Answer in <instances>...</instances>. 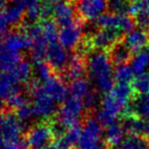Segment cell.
<instances>
[{"label":"cell","instance_id":"40","mask_svg":"<svg viewBox=\"0 0 149 149\" xmlns=\"http://www.w3.org/2000/svg\"><path fill=\"white\" fill-rule=\"evenodd\" d=\"M51 1H56V0H51Z\"/></svg>","mask_w":149,"mask_h":149},{"label":"cell","instance_id":"42","mask_svg":"<svg viewBox=\"0 0 149 149\" xmlns=\"http://www.w3.org/2000/svg\"><path fill=\"white\" fill-rule=\"evenodd\" d=\"M0 71H1V70H0Z\"/></svg>","mask_w":149,"mask_h":149},{"label":"cell","instance_id":"38","mask_svg":"<svg viewBox=\"0 0 149 149\" xmlns=\"http://www.w3.org/2000/svg\"><path fill=\"white\" fill-rule=\"evenodd\" d=\"M144 135L149 140V119L145 123V129H144Z\"/></svg>","mask_w":149,"mask_h":149},{"label":"cell","instance_id":"1","mask_svg":"<svg viewBox=\"0 0 149 149\" xmlns=\"http://www.w3.org/2000/svg\"><path fill=\"white\" fill-rule=\"evenodd\" d=\"M133 91V87L130 84H117L104 96L100 109L96 114V119L102 127L108 128L117 123L119 115L127 110Z\"/></svg>","mask_w":149,"mask_h":149},{"label":"cell","instance_id":"25","mask_svg":"<svg viewBox=\"0 0 149 149\" xmlns=\"http://www.w3.org/2000/svg\"><path fill=\"white\" fill-rule=\"evenodd\" d=\"M132 52L124 45V43H117L114 47L111 49L110 57L112 61L117 66H123L127 64V62L131 59Z\"/></svg>","mask_w":149,"mask_h":149},{"label":"cell","instance_id":"4","mask_svg":"<svg viewBox=\"0 0 149 149\" xmlns=\"http://www.w3.org/2000/svg\"><path fill=\"white\" fill-rule=\"evenodd\" d=\"M85 108L86 107L82 100L69 96L62 102L59 107L57 124L66 130L79 126V121L84 114Z\"/></svg>","mask_w":149,"mask_h":149},{"label":"cell","instance_id":"31","mask_svg":"<svg viewBox=\"0 0 149 149\" xmlns=\"http://www.w3.org/2000/svg\"><path fill=\"white\" fill-rule=\"evenodd\" d=\"M33 73L37 77L38 82L44 83L53 76L52 74V68L44 60L35 61L33 64Z\"/></svg>","mask_w":149,"mask_h":149},{"label":"cell","instance_id":"20","mask_svg":"<svg viewBox=\"0 0 149 149\" xmlns=\"http://www.w3.org/2000/svg\"><path fill=\"white\" fill-rule=\"evenodd\" d=\"M85 68H86V64L81 57V55L74 54L70 56L68 64L64 70V76L66 77V79L71 80L72 82L75 80L82 79Z\"/></svg>","mask_w":149,"mask_h":149},{"label":"cell","instance_id":"33","mask_svg":"<svg viewBox=\"0 0 149 149\" xmlns=\"http://www.w3.org/2000/svg\"><path fill=\"white\" fill-rule=\"evenodd\" d=\"M133 90L138 94H148L149 93V73H144L139 76H136L133 81Z\"/></svg>","mask_w":149,"mask_h":149},{"label":"cell","instance_id":"9","mask_svg":"<svg viewBox=\"0 0 149 149\" xmlns=\"http://www.w3.org/2000/svg\"><path fill=\"white\" fill-rule=\"evenodd\" d=\"M76 11L84 20H97L108 8V0H77Z\"/></svg>","mask_w":149,"mask_h":149},{"label":"cell","instance_id":"37","mask_svg":"<svg viewBox=\"0 0 149 149\" xmlns=\"http://www.w3.org/2000/svg\"><path fill=\"white\" fill-rule=\"evenodd\" d=\"M28 1L29 0H10L11 4H14V5H17L19 7L24 8L26 10V4H28Z\"/></svg>","mask_w":149,"mask_h":149},{"label":"cell","instance_id":"29","mask_svg":"<svg viewBox=\"0 0 149 149\" xmlns=\"http://www.w3.org/2000/svg\"><path fill=\"white\" fill-rule=\"evenodd\" d=\"M42 29H43V36L48 42V44H52L58 42L59 37V30L55 20H45L42 22Z\"/></svg>","mask_w":149,"mask_h":149},{"label":"cell","instance_id":"32","mask_svg":"<svg viewBox=\"0 0 149 149\" xmlns=\"http://www.w3.org/2000/svg\"><path fill=\"white\" fill-rule=\"evenodd\" d=\"M131 0H108V9L112 13L126 14L130 11Z\"/></svg>","mask_w":149,"mask_h":149},{"label":"cell","instance_id":"10","mask_svg":"<svg viewBox=\"0 0 149 149\" xmlns=\"http://www.w3.org/2000/svg\"><path fill=\"white\" fill-rule=\"evenodd\" d=\"M83 36V28L79 22L74 23L68 26L61 27L59 30L58 42L66 50L75 49L81 42Z\"/></svg>","mask_w":149,"mask_h":149},{"label":"cell","instance_id":"26","mask_svg":"<svg viewBox=\"0 0 149 149\" xmlns=\"http://www.w3.org/2000/svg\"><path fill=\"white\" fill-rule=\"evenodd\" d=\"M92 91L90 84L88 81L85 79H79L75 80V81L71 82L70 88H69V92H70V96H73L75 98H78L80 100H84L86 96L88 95L90 92Z\"/></svg>","mask_w":149,"mask_h":149},{"label":"cell","instance_id":"8","mask_svg":"<svg viewBox=\"0 0 149 149\" xmlns=\"http://www.w3.org/2000/svg\"><path fill=\"white\" fill-rule=\"evenodd\" d=\"M96 24L100 29L110 30L122 35L123 33L127 34L134 29V20L127 14L118 13H104L97 20Z\"/></svg>","mask_w":149,"mask_h":149},{"label":"cell","instance_id":"27","mask_svg":"<svg viewBox=\"0 0 149 149\" xmlns=\"http://www.w3.org/2000/svg\"><path fill=\"white\" fill-rule=\"evenodd\" d=\"M11 72L14 74L16 79L19 81V83L22 85H24V84H28L30 82L31 75L33 73V68L28 60L22 59L12 68Z\"/></svg>","mask_w":149,"mask_h":149},{"label":"cell","instance_id":"18","mask_svg":"<svg viewBox=\"0 0 149 149\" xmlns=\"http://www.w3.org/2000/svg\"><path fill=\"white\" fill-rule=\"evenodd\" d=\"M129 12L142 29L149 28V0H131Z\"/></svg>","mask_w":149,"mask_h":149},{"label":"cell","instance_id":"41","mask_svg":"<svg viewBox=\"0 0 149 149\" xmlns=\"http://www.w3.org/2000/svg\"><path fill=\"white\" fill-rule=\"evenodd\" d=\"M71 149H75V148H71Z\"/></svg>","mask_w":149,"mask_h":149},{"label":"cell","instance_id":"15","mask_svg":"<svg viewBox=\"0 0 149 149\" xmlns=\"http://www.w3.org/2000/svg\"><path fill=\"white\" fill-rule=\"evenodd\" d=\"M121 35L116 32H113L110 30L100 29L95 33L92 34L89 39L90 45L96 50L104 51L106 49H112L117 43H118Z\"/></svg>","mask_w":149,"mask_h":149},{"label":"cell","instance_id":"24","mask_svg":"<svg viewBox=\"0 0 149 149\" xmlns=\"http://www.w3.org/2000/svg\"><path fill=\"white\" fill-rule=\"evenodd\" d=\"M122 125L129 135H141L142 133H144L145 129V123L143 119L132 114H126L122 121Z\"/></svg>","mask_w":149,"mask_h":149},{"label":"cell","instance_id":"16","mask_svg":"<svg viewBox=\"0 0 149 149\" xmlns=\"http://www.w3.org/2000/svg\"><path fill=\"white\" fill-rule=\"evenodd\" d=\"M43 85L45 91L48 93V95L56 102H63L67 98V93H68V89H67L66 85L64 84L62 79L56 76H52L49 80H47L44 83H41Z\"/></svg>","mask_w":149,"mask_h":149},{"label":"cell","instance_id":"6","mask_svg":"<svg viewBox=\"0 0 149 149\" xmlns=\"http://www.w3.org/2000/svg\"><path fill=\"white\" fill-rule=\"evenodd\" d=\"M31 107L35 117L49 119L56 112V102L48 95L40 82L35 83L31 88Z\"/></svg>","mask_w":149,"mask_h":149},{"label":"cell","instance_id":"14","mask_svg":"<svg viewBox=\"0 0 149 149\" xmlns=\"http://www.w3.org/2000/svg\"><path fill=\"white\" fill-rule=\"evenodd\" d=\"M123 43L132 53H139L149 45V34L142 28L133 29L125 35Z\"/></svg>","mask_w":149,"mask_h":149},{"label":"cell","instance_id":"23","mask_svg":"<svg viewBox=\"0 0 149 149\" xmlns=\"http://www.w3.org/2000/svg\"><path fill=\"white\" fill-rule=\"evenodd\" d=\"M130 66L136 76L149 73V45L132 58Z\"/></svg>","mask_w":149,"mask_h":149},{"label":"cell","instance_id":"2","mask_svg":"<svg viewBox=\"0 0 149 149\" xmlns=\"http://www.w3.org/2000/svg\"><path fill=\"white\" fill-rule=\"evenodd\" d=\"M86 70L97 91L107 94L115 87V72L110 54L100 50L91 52L86 60Z\"/></svg>","mask_w":149,"mask_h":149},{"label":"cell","instance_id":"35","mask_svg":"<svg viewBox=\"0 0 149 149\" xmlns=\"http://www.w3.org/2000/svg\"><path fill=\"white\" fill-rule=\"evenodd\" d=\"M6 103H7V105L9 106L10 108H12V109H14L16 112V110L19 109L20 107L29 104V101H28V98H26L24 94L19 93L10 98Z\"/></svg>","mask_w":149,"mask_h":149},{"label":"cell","instance_id":"19","mask_svg":"<svg viewBox=\"0 0 149 149\" xmlns=\"http://www.w3.org/2000/svg\"><path fill=\"white\" fill-rule=\"evenodd\" d=\"M126 114H132L141 119H149V94H139L129 104Z\"/></svg>","mask_w":149,"mask_h":149},{"label":"cell","instance_id":"39","mask_svg":"<svg viewBox=\"0 0 149 149\" xmlns=\"http://www.w3.org/2000/svg\"><path fill=\"white\" fill-rule=\"evenodd\" d=\"M41 3V0H29L28 1V3ZM28 5V4H26Z\"/></svg>","mask_w":149,"mask_h":149},{"label":"cell","instance_id":"36","mask_svg":"<svg viewBox=\"0 0 149 149\" xmlns=\"http://www.w3.org/2000/svg\"><path fill=\"white\" fill-rule=\"evenodd\" d=\"M16 117H18V119H19L22 124L31 121V119H33V117H35L33 107H31V104L29 103V104H26V105L20 107L19 109L16 110Z\"/></svg>","mask_w":149,"mask_h":149},{"label":"cell","instance_id":"30","mask_svg":"<svg viewBox=\"0 0 149 149\" xmlns=\"http://www.w3.org/2000/svg\"><path fill=\"white\" fill-rule=\"evenodd\" d=\"M134 74L131 66L129 64H123L119 66L115 72V81L117 84H130L134 81Z\"/></svg>","mask_w":149,"mask_h":149},{"label":"cell","instance_id":"28","mask_svg":"<svg viewBox=\"0 0 149 149\" xmlns=\"http://www.w3.org/2000/svg\"><path fill=\"white\" fill-rule=\"evenodd\" d=\"M121 149H149V140L142 135H128L122 142Z\"/></svg>","mask_w":149,"mask_h":149},{"label":"cell","instance_id":"17","mask_svg":"<svg viewBox=\"0 0 149 149\" xmlns=\"http://www.w3.org/2000/svg\"><path fill=\"white\" fill-rule=\"evenodd\" d=\"M0 42H2L8 49L20 54L22 51L29 48L31 49V40L28 32H22V31L10 33L5 39Z\"/></svg>","mask_w":149,"mask_h":149},{"label":"cell","instance_id":"21","mask_svg":"<svg viewBox=\"0 0 149 149\" xmlns=\"http://www.w3.org/2000/svg\"><path fill=\"white\" fill-rule=\"evenodd\" d=\"M20 53L8 49L2 42H0V70L2 72L11 71L20 61Z\"/></svg>","mask_w":149,"mask_h":149},{"label":"cell","instance_id":"7","mask_svg":"<svg viewBox=\"0 0 149 149\" xmlns=\"http://www.w3.org/2000/svg\"><path fill=\"white\" fill-rule=\"evenodd\" d=\"M102 126L100 121L93 117H88L81 129L79 149H104L106 142L102 140Z\"/></svg>","mask_w":149,"mask_h":149},{"label":"cell","instance_id":"12","mask_svg":"<svg viewBox=\"0 0 149 149\" xmlns=\"http://www.w3.org/2000/svg\"><path fill=\"white\" fill-rule=\"evenodd\" d=\"M22 91V84L11 71L0 73V102H7Z\"/></svg>","mask_w":149,"mask_h":149},{"label":"cell","instance_id":"3","mask_svg":"<svg viewBox=\"0 0 149 149\" xmlns=\"http://www.w3.org/2000/svg\"><path fill=\"white\" fill-rule=\"evenodd\" d=\"M24 127L16 114L0 112V149H24Z\"/></svg>","mask_w":149,"mask_h":149},{"label":"cell","instance_id":"11","mask_svg":"<svg viewBox=\"0 0 149 149\" xmlns=\"http://www.w3.org/2000/svg\"><path fill=\"white\" fill-rule=\"evenodd\" d=\"M46 62L52 68V70L64 71L70 59L67 50L60 45L59 42L49 44L46 52Z\"/></svg>","mask_w":149,"mask_h":149},{"label":"cell","instance_id":"34","mask_svg":"<svg viewBox=\"0 0 149 149\" xmlns=\"http://www.w3.org/2000/svg\"><path fill=\"white\" fill-rule=\"evenodd\" d=\"M12 27L13 26L10 23L9 18H7L4 9L0 10V41L5 39L10 34V30Z\"/></svg>","mask_w":149,"mask_h":149},{"label":"cell","instance_id":"13","mask_svg":"<svg viewBox=\"0 0 149 149\" xmlns=\"http://www.w3.org/2000/svg\"><path fill=\"white\" fill-rule=\"evenodd\" d=\"M52 16L57 25L68 26L75 22V8L67 0H56L53 3Z\"/></svg>","mask_w":149,"mask_h":149},{"label":"cell","instance_id":"22","mask_svg":"<svg viewBox=\"0 0 149 149\" xmlns=\"http://www.w3.org/2000/svg\"><path fill=\"white\" fill-rule=\"evenodd\" d=\"M125 129L122 123H115L107 128L104 132V141L111 147L121 146L122 142L125 139Z\"/></svg>","mask_w":149,"mask_h":149},{"label":"cell","instance_id":"5","mask_svg":"<svg viewBox=\"0 0 149 149\" xmlns=\"http://www.w3.org/2000/svg\"><path fill=\"white\" fill-rule=\"evenodd\" d=\"M55 140L53 126L47 121L38 123L28 131L24 142L29 149H51Z\"/></svg>","mask_w":149,"mask_h":149}]
</instances>
